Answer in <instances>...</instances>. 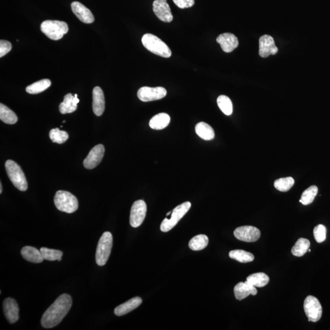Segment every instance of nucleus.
I'll use <instances>...</instances> for the list:
<instances>
[{
  "mask_svg": "<svg viewBox=\"0 0 330 330\" xmlns=\"http://www.w3.org/2000/svg\"><path fill=\"white\" fill-rule=\"evenodd\" d=\"M170 120V118L168 114L162 112L154 116L150 121V126L154 130H162L169 125Z\"/></svg>",
  "mask_w": 330,
  "mask_h": 330,
  "instance_id": "obj_23",
  "label": "nucleus"
},
{
  "mask_svg": "<svg viewBox=\"0 0 330 330\" xmlns=\"http://www.w3.org/2000/svg\"><path fill=\"white\" fill-rule=\"evenodd\" d=\"M195 131L198 136L206 141L213 140L214 138V129L207 123L200 122L197 124L195 126Z\"/></svg>",
  "mask_w": 330,
  "mask_h": 330,
  "instance_id": "obj_24",
  "label": "nucleus"
},
{
  "mask_svg": "<svg viewBox=\"0 0 330 330\" xmlns=\"http://www.w3.org/2000/svg\"><path fill=\"white\" fill-rule=\"evenodd\" d=\"M294 183H295V181L292 178H280L274 181V186L278 190L286 192L290 190L294 186Z\"/></svg>",
  "mask_w": 330,
  "mask_h": 330,
  "instance_id": "obj_34",
  "label": "nucleus"
},
{
  "mask_svg": "<svg viewBox=\"0 0 330 330\" xmlns=\"http://www.w3.org/2000/svg\"><path fill=\"white\" fill-rule=\"evenodd\" d=\"M318 192V188L317 186H310L302 192L301 199L300 200V202L304 206L310 204L314 200L315 197L317 196Z\"/></svg>",
  "mask_w": 330,
  "mask_h": 330,
  "instance_id": "obj_31",
  "label": "nucleus"
},
{
  "mask_svg": "<svg viewBox=\"0 0 330 330\" xmlns=\"http://www.w3.org/2000/svg\"><path fill=\"white\" fill-rule=\"evenodd\" d=\"M278 52L275 45L274 38L268 35H264L260 38V51L258 54L262 58H268L270 55L276 54Z\"/></svg>",
  "mask_w": 330,
  "mask_h": 330,
  "instance_id": "obj_14",
  "label": "nucleus"
},
{
  "mask_svg": "<svg viewBox=\"0 0 330 330\" xmlns=\"http://www.w3.org/2000/svg\"><path fill=\"white\" fill-rule=\"evenodd\" d=\"M104 148L102 144L94 147L84 162L85 168L92 170L98 166L104 158Z\"/></svg>",
  "mask_w": 330,
  "mask_h": 330,
  "instance_id": "obj_12",
  "label": "nucleus"
},
{
  "mask_svg": "<svg viewBox=\"0 0 330 330\" xmlns=\"http://www.w3.org/2000/svg\"><path fill=\"white\" fill-rule=\"evenodd\" d=\"M142 41L144 48L152 54L166 58L172 56V51L169 46L156 36L146 34L143 36Z\"/></svg>",
  "mask_w": 330,
  "mask_h": 330,
  "instance_id": "obj_2",
  "label": "nucleus"
},
{
  "mask_svg": "<svg viewBox=\"0 0 330 330\" xmlns=\"http://www.w3.org/2000/svg\"><path fill=\"white\" fill-rule=\"evenodd\" d=\"M11 49H12V45L10 42L4 40L0 41V57L2 58L9 53Z\"/></svg>",
  "mask_w": 330,
  "mask_h": 330,
  "instance_id": "obj_37",
  "label": "nucleus"
},
{
  "mask_svg": "<svg viewBox=\"0 0 330 330\" xmlns=\"http://www.w3.org/2000/svg\"><path fill=\"white\" fill-rule=\"evenodd\" d=\"M208 244L207 236L200 234L194 236L189 242L190 248L194 251H200L205 248Z\"/></svg>",
  "mask_w": 330,
  "mask_h": 330,
  "instance_id": "obj_28",
  "label": "nucleus"
},
{
  "mask_svg": "<svg viewBox=\"0 0 330 330\" xmlns=\"http://www.w3.org/2000/svg\"><path fill=\"white\" fill-rule=\"evenodd\" d=\"M77 94L72 96V94H68L64 96V100L60 104V112L62 114H72L77 109V104L80 100Z\"/></svg>",
  "mask_w": 330,
  "mask_h": 330,
  "instance_id": "obj_21",
  "label": "nucleus"
},
{
  "mask_svg": "<svg viewBox=\"0 0 330 330\" xmlns=\"http://www.w3.org/2000/svg\"><path fill=\"white\" fill-rule=\"evenodd\" d=\"M112 240V236L110 232H104L99 239L96 253V260L98 266L106 265L108 260L111 254Z\"/></svg>",
  "mask_w": 330,
  "mask_h": 330,
  "instance_id": "obj_6",
  "label": "nucleus"
},
{
  "mask_svg": "<svg viewBox=\"0 0 330 330\" xmlns=\"http://www.w3.org/2000/svg\"><path fill=\"white\" fill-rule=\"evenodd\" d=\"M51 81L48 79L41 80L35 82L27 86L26 90L28 93L31 94H37L48 89L51 86Z\"/></svg>",
  "mask_w": 330,
  "mask_h": 330,
  "instance_id": "obj_29",
  "label": "nucleus"
},
{
  "mask_svg": "<svg viewBox=\"0 0 330 330\" xmlns=\"http://www.w3.org/2000/svg\"><path fill=\"white\" fill-rule=\"evenodd\" d=\"M308 252H310V249L308 250Z\"/></svg>",
  "mask_w": 330,
  "mask_h": 330,
  "instance_id": "obj_41",
  "label": "nucleus"
},
{
  "mask_svg": "<svg viewBox=\"0 0 330 330\" xmlns=\"http://www.w3.org/2000/svg\"><path fill=\"white\" fill-rule=\"evenodd\" d=\"M40 30L50 40H58L67 34L68 28L64 22L46 20L41 24Z\"/></svg>",
  "mask_w": 330,
  "mask_h": 330,
  "instance_id": "obj_5",
  "label": "nucleus"
},
{
  "mask_svg": "<svg viewBox=\"0 0 330 330\" xmlns=\"http://www.w3.org/2000/svg\"><path fill=\"white\" fill-rule=\"evenodd\" d=\"M4 310L6 318L10 324H14L18 320L19 308L18 302L12 298H6L4 302Z\"/></svg>",
  "mask_w": 330,
  "mask_h": 330,
  "instance_id": "obj_15",
  "label": "nucleus"
},
{
  "mask_svg": "<svg viewBox=\"0 0 330 330\" xmlns=\"http://www.w3.org/2000/svg\"><path fill=\"white\" fill-rule=\"evenodd\" d=\"M147 212L146 204L142 200H138L132 206L130 224L132 227L138 228L141 226L146 217Z\"/></svg>",
  "mask_w": 330,
  "mask_h": 330,
  "instance_id": "obj_10",
  "label": "nucleus"
},
{
  "mask_svg": "<svg viewBox=\"0 0 330 330\" xmlns=\"http://www.w3.org/2000/svg\"><path fill=\"white\" fill-rule=\"evenodd\" d=\"M21 254L24 260L32 263H40L44 260L40 250L32 246H24L21 250Z\"/></svg>",
  "mask_w": 330,
  "mask_h": 330,
  "instance_id": "obj_22",
  "label": "nucleus"
},
{
  "mask_svg": "<svg viewBox=\"0 0 330 330\" xmlns=\"http://www.w3.org/2000/svg\"><path fill=\"white\" fill-rule=\"evenodd\" d=\"M236 300H242L250 295L256 296L258 293L254 286L246 280V282H238L234 288Z\"/></svg>",
  "mask_w": 330,
  "mask_h": 330,
  "instance_id": "obj_18",
  "label": "nucleus"
},
{
  "mask_svg": "<svg viewBox=\"0 0 330 330\" xmlns=\"http://www.w3.org/2000/svg\"><path fill=\"white\" fill-rule=\"evenodd\" d=\"M153 10L161 21L170 22L172 20L173 16L166 0H155L153 2Z\"/></svg>",
  "mask_w": 330,
  "mask_h": 330,
  "instance_id": "obj_13",
  "label": "nucleus"
},
{
  "mask_svg": "<svg viewBox=\"0 0 330 330\" xmlns=\"http://www.w3.org/2000/svg\"><path fill=\"white\" fill-rule=\"evenodd\" d=\"M246 280L257 288H263L269 282L268 276L264 273H256L247 277Z\"/></svg>",
  "mask_w": 330,
  "mask_h": 330,
  "instance_id": "obj_30",
  "label": "nucleus"
},
{
  "mask_svg": "<svg viewBox=\"0 0 330 330\" xmlns=\"http://www.w3.org/2000/svg\"><path fill=\"white\" fill-rule=\"evenodd\" d=\"M172 211L169 212H168V213H167V214H166V216H169L170 214H172Z\"/></svg>",
  "mask_w": 330,
  "mask_h": 330,
  "instance_id": "obj_40",
  "label": "nucleus"
},
{
  "mask_svg": "<svg viewBox=\"0 0 330 330\" xmlns=\"http://www.w3.org/2000/svg\"><path fill=\"white\" fill-rule=\"evenodd\" d=\"M142 299L140 297L136 296L129 300L128 302L120 305L114 309L115 315L122 316L126 314L132 310L140 306L142 304Z\"/></svg>",
  "mask_w": 330,
  "mask_h": 330,
  "instance_id": "obj_20",
  "label": "nucleus"
},
{
  "mask_svg": "<svg viewBox=\"0 0 330 330\" xmlns=\"http://www.w3.org/2000/svg\"><path fill=\"white\" fill-rule=\"evenodd\" d=\"M314 236L318 243H322L326 238V229L322 224L316 226L313 230Z\"/></svg>",
  "mask_w": 330,
  "mask_h": 330,
  "instance_id": "obj_36",
  "label": "nucleus"
},
{
  "mask_svg": "<svg viewBox=\"0 0 330 330\" xmlns=\"http://www.w3.org/2000/svg\"><path fill=\"white\" fill-rule=\"evenodd\" d=\"M72 300L68 294L60 296L44 312L41 318V324L46 328H52L62 322L70 312Z\"/></svg>",
  "mask_w": 330,
  "mask_h": 330,
  "instance_id": "obj_1",
  "label": "nucleus"
},
{
  "mask_svg": "<svg viewBox=\"0 0 330 330\" xmlns=\"http://www.w3.org/2000/svg\"><path fill=\"white\" fill-rule=\"evenodd\" d=\"M50 138L52 142L62 144L68 138V134L67 132L60 130L58 128L52 129L49 134Z\"/></svg>",
  "mask_w": 330,
  "mask_h": 330,
  "instance_id": "obj_35",
  "label": "nucleus"
},
{
  "mask_svg": "<svg viewBox=\"0 0 330 330\" xmlns=\"http://www.w3.org/2000/svg\"><path fill=\"white\" fill-rule=\"evenodd\" d=\"M217 104H218L220 109L222 110V112L224 114L230 116L232 114V103L230 99L227 96H220L217 98Z\"/></svg>",
  "mask_w": 330,
  "mask_h": 330,
  "instance_id": "obj_32",
  "label": "nucleus"
},
{
  "mask_svg": "<svg viewBox=\"0 0 330 330\" xmlns=\"http://www.w3.org/2000/svg\"><path fill=\"white\" fill-rule=\"evenodd\" d=\"M172 1L180 9L191 8L194 4V0H172Z\"/></svg>",
  "mask_w": 330,
  "mask_h": 330,
  "instance_id": "obj_38",
  "label": "nucleus"
},
{
  "mask_svg": "<svg viewBox=\"0 0 330 330\" xmlns=\"http://www.w3.org/2000/svg\"><path fill=\"white\" fill-rule=\"evenodd\" d=\"M72 10L74 14L84 24H92L94 21L92 11L85 6L81 2H74L71 4Z\"/></svg>",
  "mask_w": 330,
  "mask_h": 330,
  "instance_id": "obj_16",
  "label": "nucleus"
},
{
  "mask_svg": "<svg viewBox=\"0 0 330 330\" xmlns=\"http://www.w3.org/2000/svg\"><path fill=\"white\" fill-rule=\"evenodd\" d=\"M8 177L13 185L20 191L24 192L28 189V183L23 170L14 161L8 160L5 164Z\"/></svg>",
  "mask_w": 330,
  "mask_h": 330,
  "instance_id": "obj_4",
  "label": "nucleus"
},
{
  "mask_svg": "<svg viewBox=\"0 0 330 330\" xmlns=\"http://www.w3.org/2000/svg\"><path fill=\"white\" fill-rule=\"evenodd\" d=\"M216 42L221 46L222 50L226 53H230L238 46V38L234 34L230 32L224 33L218 36L216 38Z\"/></svg>",
  "mask_w": 330,
  "mask_h": 330,
  "instance_id": "obj_17",
  "label": "nucleus"
},
{
  "mask_svg": "<svg viewBox=\"0 0 330 330\" xmlns=\"http://www.w3.org/2000/svg\"><path fill=\"white\" fill-rule=\"evenodd\" d=\"M166 94V90L163 87L144 86L140 88L137 93L138 98L144 102L160 100L164 98Z\"/></svg>",
  "mask_w": 330,
  "mask_h": 330,
  "instance_id": "obj_9",
  "label": "nucleus"
},
{
  "mask_svg": "<svg viewBox=\"0 0 330 330\" xmlns=\"http://www.w3.org/2000/svg\"><path fill=\"white\" fill-rule=\"evenodd\" d=\"M54 202L59 210L68 214L75 212L78 208V200L67 191H58L54 198Z\"/></svg>",
  "mask_w": 330,
  "mask_h": 330,
  "instance_id": "obj_3",
  "label": "nucleus"
},
{
  "mask_svg": "<svg viewBox=\"0 0 330 330\" xmlns=\"http://www.w3.org/2000/svg\"><path fill=\"white\" fill-rule=\"evenodd\" d=\"M44 260L50 261L62 260V252L60 250L49 249L48 248L42 247L40 249Z\"/></svg>",
  "mask_w": 330,
  "mask_h": 330,
  "instance_id": "obj_33",
  "label": "nucleus"
},
{
  "mask_svg": "<svg viewBox=\"0 0 330 330\" xmlns=\"http://www.w3.org/2000/svg\"><path fill=\"white\" fill-rule=\"evenodd\" d=\"M310 242L308 239L300 238L296 241L295 246L292 248L291 252L294 256L301 257L304 256L310 249Z\"/></svg>",
  "mask_w": 330,
  "mask_h": 330,
  "instance_id": "obj_27",
  "label": "nucleus"
},
{
  "mask_svg": "<svg viewBox=\"0 0 330 330\" xmlns=\"http://www.w3.org/2000/svg\"><path fill=\"white\" fill-rule=\"evenodd\" d=\"M304 310L308 320L317 322L322 315V307L315 296H308L304 302Z\"/></svg>",
  "mask_w": 330,
  "mask_h": 330,
  "instance_id": "obj_8",
  "label": "nucleus"
},
{
  "mask_svg": "<svg viewBox=\"0 0 330 330\" xmlns=\"http://www.w3.org/2000/svg\"><path fill=\"white\" fill-rule=\"evenodd\" d=\"M191 203L187 202L182 204L173 209L170 218H164L160 226L162 232H166L172 230L178 222L188 212L191 208Z\"/></svg>",
  "mask_w": 330,
  "mask_h": 330,
  "instance_id": "obj_7",
  "label": "nucleus"
},
{
  "mask_svg": "<svg viewBox=\"0 0 330 330\" xmlns=\"http://www.w3.org/2000/svg\"><path fill=\"white\" fill-rule=\"evenodd\" d=\"M2 184L0 183V194H2Z\"/></svg>",
  "mask_w": 330,
  "mask_h": 330,
  "instance_id": "obj_39",
  "label": "nucleus"
},
{
  "mask_svg": "<svg viewBox=\"0 0 330 330\" xmlns=\"http://www.w3.org/2000/svg\"><path fill=\"white\" fill-rule=\"evenodd\" d=\"M234 234L239 240L254 242L260 239V231L257 228L252 226H244L236 228Z\"/></svg>",
  "mask_w": 330,
  "mask_h": 330,
  "instance_id": "obj_11",
  "label": "nucleus"
},
{
  "mask_svg": "<svg viewBox=\"0 0 330 330\" xmlns=\"http://www.w3.org/2000/svg\"><path fill=\"white\" fill-rule=\"evenodd\" d=\"M229 256L232 260L241 263L252 262L254 260V255L252 253L242 250H233L230 252Z\"/></svg>",
  "mask_w": 330,
  "mask_h": 330,
  "instance_id": "obj_26",
  "label": "nucleus"
},
{
  "mask_svg": "<svg viewBox=\"0 0 330 330\" xmlns=\"http://www.w3.org/2000/svg\"><path fill=\"white\" fill-rule=\"evenodd\" d=\"M0 120L8 124H14L18 118L15 112L4 104H0Z\"/></svg>",
  "mask_w": 330,
  "mask_h": 330,
  "instance_id": "obj_25",
  "label": "nucleus"
},
{
  "mask_svg": "<svg viewBox=\"0 0 330 330\" xmlns=\"http://www.w3.org/2000/svg\"><path fill=\"white\" fill-rule=\"evenodd\" d=\"M106 106L104 94L100 87L94 88L92 90V109L94 114L98 116L102 115Z\"/></svg>",
  "mask_w": 330,
  "mask_h": 330,
  "instance_id": "obj_19",
  "label": "nucleus"
}]
</instances>
